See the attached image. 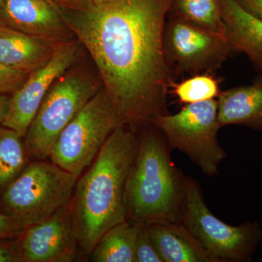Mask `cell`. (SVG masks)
Here are the masks:
<instances>
[{"label":"cell","instance_id":"obj_1","mask_svg":"<svg viewBox=\"0 0 262 262\" xmlns=\"http://www.w3.org/2000/svg\"><path fill=\"white\" fill-rule=\"evenodd\" d=\"M171 0H90L61 8L88 50L122 125L134 131L168 114L174 73L165 59L163 32Z\"/></svg>","mask_w":262,"mask_h":262},{"label":"cell","instance_id":"obj_2","mask_svg":"<svg viewBox=\"0 0 262 262\" xmlns=\"http://www.w3.org/2000/svg\"><path fill=\"white\" fill-rule=\"evenodd\" d=\"M137 147L134 131L125 125L117 127L77 179L70 206L79 251L84 256H91L106 231L127 220L125 186Z\"/></svg>","mask_w":262,"mask_h":262},{"label":"cell","instance_id":"obj_3","mask_svg":"<svg viewBox=\"0 0 262 262\" xmlns=\"http://www.w3.org/2000/svg\"><path fill=\"white\" fill-rule=\"evenodd\" d=\"M161 132L149 124L138 147L126 186L127 220L137 223L181 222L185 185Z\"/></svg>","mask_w":262,"mask_h":262},{"label":"cell","instance_id":"obj_4","mask_svg":"<svg viewBox=\"0 0 262 262\" xmlns=\"http://www.w3.org/2000/svg\"><path fill=\"white\" fill-rule=\"evenodd\" d=\"M27 164L0 198V211L24 229L70 204L78 177L53 163Z\"/></svg>","mask_w":262,"mask_h":262},{"label":"cell","instance_id":"obj_5","mask_svg":"<svg viewBox=\"0 0 262 262\" xmlns=\"http://www.w3.org/2000/svg\"><path fill=\"white\" fill-rule=\"evenodd\" d=\"M91 73L72 67L51 86L24 137L29 157L49 158L63 129L102 88Z\"/></svg>","mask_w":262,"mask_h":262},{"label":"cell","instance_id":"obj_6","mask_svg":"<svg viewBox=\"0 0 262 262\" xmlns=\"http://www.w3.org/2000/svg\"><path fill=\"white\" fill-rule=\"evenodd\" d=\"M185 198L181 222L215 262H248L262 241L257 222L234 227L222 222L206 206L199 184L185 177Z\"/></svg>","mask_w":262,"mask_h":262},{"label":"cell","instance_id":"obj_7","mask_svg":"<svg viewBox=\"0 0 262 262\" xmlns=\"http://www.w3.org/2000/svg\"><path fill=\"white\" fill-rule=\"evenodd\" d=\"M122 122L102 87L63 129L52 147V163L80 177L94 162L105 141Z\"/></svg>","mask_w":262,"mask_h":262},{"label":"cell","instance_id":"obj_8","mask_svg":"<svg viewBox=\"0 0 262 262\" xmlns=\"http://www.w3.org/2000/svg\"><path fill=\"white\" fill-rule=\"evenodd\" d=\"M170 149L189 157L203 173L216 175L227 154L219 143L218 102L211 99L186 104L179 113L159 115L150 122Z\"/></svg>","mask_w":262,"mask_h":262},{"label":"cell","instance_id":"obj_9","mask_svg":"<svg viewBox=\"0 0 262 262\" xmlns=\"http://www.w3.org/2000/svg\"><path fill=\"white\" fill-rule=\"evenodd\" d=\"M163 50L174 75L192 76L221 68L232 48L225 34L168 15Z\"/></svg>","mask_w":262,"mask_h":262},{"label":"cell","instance_id":"obj_10","mask_svg":"<svg viewBox=\"0 0 262 262\" xmlns=\"http://www.w3.org/2000/svg\"><path fill=\"white\" fill-rule=\"evenodd\" d=\"M80 48L75 40L58 45L46 65L29 74L20 89L10 96L9 111L3 125L25 137L33 119L51 86L73 67Z\"/></svg>","mask_w":262,"mask_h":262},{"label":"cell","instance_id":"obj_11","mask_svg":"<svg viewBox=\"0 0 262 262\" xmlns=\"http://www.w3.org/2000/svg\"><path fill=\"white\" fill-rule=\"evenodd\" d=\"M19 262H72L78 254L70 203L16 237Z\"/></svg>","mask_w":262,"mask_h":262},{"label":"cell","instance_id":"obj_12","mask_svg":"<svg viewBox=\"0 0 262 262\" xmlns=\"http://www.w3.org/2000/svg\"><path fill=\"white\" fill-rule=\"evenodd\" d=\"M0 22L54 43L70 42L75 36L53 0H4Z\"/></svg>","mask_w":262,"mask_h":262},{"label":"cell","instance_id":"obj_13","mask_svg":"<svg viewBox=\"0 0 262 262\" xmlns=\"http://www.w3.org/2000/svg\"><path fill=\"white\" fill-rule=\"evenodd\" d=\"M60 44L29 35L0 22V63L12 70L29 75L46 65Z\"/></svg>","mask_w":262,"mask_h":262},{"label":"cell","instance_id":"obj_14","mask_svg":"<svg viewBox=\"0 0 262 262\" xmlns=\"http://www.w3.org/2000/svg\"><path fill=\"white\" fill-rule=\"evenodd\" d=\"M218 97L221 127L243 125L262 132V75L256 76L251 84L222 91Z\"/></svg>","mask_w":262,"mask_h":262},{"label":"cell","instance_id":"obj_15","mask_svg":"<svg viewBox=\"0 0 262 262\" xmlns=\"http://www.w3.org/2000/svg\"><path fill=\"white\" fill-rule=\"evenodd\" d=\"M163 262H215L181 222L146 224Z\"/></svg>","mask_w":262,"mask_h":262},{"label":"cell","instance_id":"obj_16","mask_svg":"<svg viewBox=\"0 0 262 262\" xmlns=\"http://www.w3.org/2000/svg\"><path fill=\"white\" fill-rule=\"evenodd\" d=\"M225 36L232 50L245 53L262 72V20L234 0H220Z\"/></svg>","mask_w":262,"mask_h":262},{"label":"cell","instance_id":"obj_17","mask_svg":"<svg viewBox=\"0 0 262 262\" xmlns=\"http://www.w3.org/2000/svg\"><path fill=\"white\" fill-rule=\"evenodd\" d=\"M140 223L126 220L103 234L90 256L94 262H135V247Z\"/></svg>","mask_w":262,"mask_h":262},{"label":"cell","instance_id":"obj_18","mask_svg":"<svg viewBox=\"0 0 262 262\" xmlns=\"http://www.w3.org/2000/svg\"><path fill=\"white\" fill-rule=\"evenodd\" d=\"M24 138L8 127H0V198L28 164Z\"/></svg>","mask_w":262,"mask_h":262},{"label":"cell","instance_id":"obj_19","mask_svg":"<svg viewBox=\"0 0 262 262\" xmlns=\"http://www.w3.org/2000/svg\"><path fill=\"white\" fill-rule=\"evenodd\" d=\"M168 15L225 35L220 0H171Z\"/></svg>","mask_w":262,"mask_h":262},{"label":"cell","instance_id":"obj_20","mask_svg":"<svg viewBox=\"0 0 262 262\" xmlns=\"http://www.w3.org/2000/svg\"><path fill=\"white\" fill-rule=\"evenodd\" d=\"M170 89L181 102L186 104L215 99L221 93L219 82L211 73L192 75L180 82L173 81Z\"/></svg>","mask_w":262,"mask_h":262},{"label":"cell","instance_id":"obj_21","mask_svg":"<svg viewBox=\"0 0 262 262\" xmlns=\"http://www.w3.org/2000/svg\"><path fill=\"white\" fill-rule=\"evenodd\" d=\"M135 262H163L151 241L145 223L139 225L136 242Z\"/></svg>","mask_w":262,"mask_h":262},{"label":"cell","instance_id":"obj_22","mask_svg":"<svg viewBox=\"0 0 262 262\" xmlns=\"http://www.w3.org/2000/svg\"><path fill=\"white\" fill-rule=\"evenodd\" d=\"M28 76L0 63V94H13L21 87Z\"/></svg>","mask_w":262,"mask_h":262},{"label":"cell","instance_id":"obj_23","mask_svg":"<svg viewBox=\"0 0 262 262\" xmlns=\"http://www.w3.org/2000/svg\"><path fill=\"white\" fill-rule=\"evenodd\" d=\"M24 228L13 217L0 211V239L18 237Z\"/></svg>","mask_w":262,"mask_h":262},{"label":"cell","instance_id":"obj_24","mask_svg":"<svg viewBox=\"0 0 262 262\" xmlns=\"http://www.w3.org/2000/svg\"><path fill=\"white\" fill-rule=\"evenodd\" d=\"M0 239V262H19L15 241Z\"/></svg>","mask_w":262,"mask_h":262},{"label":"cell","instance_id":"obj_25","mask_svg":"<svg viewBox=\"0 0 262 262\" xmlns=\"http://www.w3.org/2000/svg\"><path fill=\"white\" fill-rule=\"evenodd\" d=\"M243 8L262 20V0H234Z\"/></svg>","mask_w":262,"mask_h":262},{"label":"cell","instance_id":"obj_26","mask_svg":"<svg viewBox=\"0 0 262 262\" xmlns=\"http://www.w3.org/2000/svg\"><path fill=\"white\" fill-rule=\"evenodd\" d=\"M10 97L8 95L0 94V127L3 125L8 111H9Z\"/></svg>","mask_w":262,"mask_h":262},{"label":"cell","instance_id":"obj_27","mask_svg":"<svg viewBox=\"0 0 262 262\" xmlns=\"http://www.w3.org/2000/svg\"><path fill=\"white\" fill-rule=\"evenodd\" d=\"M63 1L72 3V4H75L76 6H79V5H84L85 3H89L90 0H63Z\"/></svg>","mask_w":262,"mask_h":262},{"label":"cell","instance_id":"obj_28","mask_svg":"<svg viewBox=\"0 0 262 262\" xmlns=\"http://www.w3.org/2000/svg\"><path fill=\"white\" fill-rule=\"evenodd\" d=\"M3 3H4V0H0V11H1L2 8H3Z\"/></svg>","mask_w":262,"mask_h":262}]
</instances>
